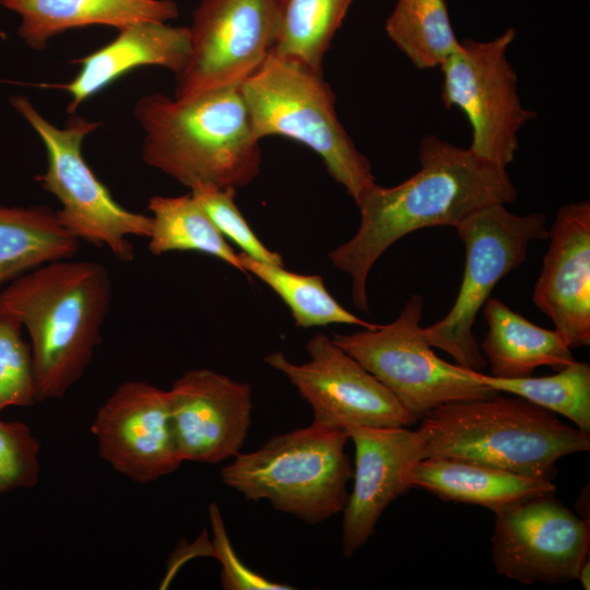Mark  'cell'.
<instances>
[{
	"mask_svg": "<svg viewBox=\"0 0 590 590\" xmlns=\"http://www.w3.org/2000/svg\"><path fill=\"white\" fill-rule=\"evenodd\" d=\"M420 169L401 184H375L356 204V233L328 255L352 280V302L368 312L367 280L379 257L394 243L425 227L452 226L495 203H511L518 192L507 168L496 166L434 134L418 144Z\"/></svg>",
	"mask_w": 590,
	"mask_h": 590,
	"instance_id": "cell-1",
	"label": "cell"
},
{
	"mask_svg": "<svg viewBox=\"0 0 590 590\" xmlns=\"http://www.w3.org/2000/svg\"><path fill=\"white\" fill-rule=\"evenodd\" d=\"M111 297L107 268L90 260L46 263L0 291V315L17 318L30 335L37 402L62 398L82 378Z\"/></svg>",
	"mask_w": 590,
	"mask_h": 590,
	"instance_id": "cell-2",
	"label": "cell"
},
{
	"mask_svg": "<svg viewBox=\"0 0 590 590\" xmlns=\"http://www.w3.org/2000/svg\"><path fill=\"white\" fill-rule=\"evenodd\" d=\"M134 116L144 134V163L190 190L199 186L237 189L260 173V140L240 84L180 98L146 95L135 103Z\"/></svg>",
	"mask_w": 590,
	"mask_h": 590,
	"instance_id": "cell-3",
	"label": "cell"
},
{
	"mask_svg": "<svg viewBox=\"0 0 590 590\" xmlns=\"http://www.w3.org/2000/svg\"><path fill=\"white\" fill-rule=\"evenodd\" d=\"M427 457H447L548 479L558 459L588 451L590 434L522 398L453 401L433 409L418 428Z\"/></svg>",
	"mask_w": 590,
	"mask_h": 590,
	"instance_id": "cell-4",
	"label": "cell"
},
{
	"mask_svg": "<svg viewBox=\"0 0 590 590\" xmlns=\"http://www.w3.org/2000/svg\"><path fill=\"white\" fill-rule=\"evenodd\" d=\"M240 91L259 140L283 137L310 149L355 204L376 184L369 160L339 120L322 71L270 54Z\"/></svg>",
	"mask_w": 590,
	"mask_h": 590,
	"instance_id": "cell-5",
	"label": "cell"
},
{
	"mask_svg": "<svg viewBox=\"0 0 590 590\" xmlns=\"http://www.w3.org/2000/svg\"><path fill=\"white\" fill-rule=\"evenodd\" d=\"M344 429L307 427L279 434L221 469L222 482L247 500L270 502L310 526L342 512L353 468Z\"/></svg>",
	"mask_w": 590,
	"mask_h": 590,
	"instance_id": "cell-6",
	"label": "cell"
},
{
	"mask_svg": "<svg viewBox=\"0 0 590 590\" xmlns=\"http://www.w3.org/2000/svg\"><path fill=\"white\" fill-rule=\"evenodd\" d=\"M455 229L465 248L460 288L448 314L422 327V333L456 364L480 371L487 363L473 332L476 316L498 282L526 261L530 245L546 239L548 229L544 214L518 215L505 203L472 213Z\"/></svg>",
	"mask_w": 590,
	"mask_h": 590,
	"instance_id": "cell-7",
	"label": "cell"
},
{
	"mask_svg": "<svg viewBox=\"0 0 590 590\" xmlns=\"http://www.w3.org/2000/svg\"><path fill=\"white\" fill-rule=\"evenodd\" d=\"M11 104L45 145L47 167L36 180L59 200L57 215L62 225L80 240L106 247L119 260L131 261L134 249L129 237L149 238L152 220L120 205L84 160L82 142L101 123L74 115L58 128L27 97L14 96Z\"/></svg>",
	"mask_w": 590,
	"mask_h": 590,
	"instance_id": "cell-8",
	"label": "cell"
},
{
	"mask_svg": "<svg viewBox=\"0 0 590 590\" xmlns=\"http://www.w3.org/2000/svg\"><path fill=\"white\" fill-rule=\"evenodd\" d=\"M424 300L412 295L390 323L333 342L373 374L421 421L433 409L453 401L483 399L498 392L474 377L473 369L439 358L422 333Z\"/></svg>",
	"mask_w": 590,
	"mask_h": 590,
	"instance_id": "cell-9",
	"label": "cell"
},
{
	"mask_svg": "<svg viewBox=\"0 0 590 590\" xmlns=\"http://www.w3.org/2000/svg\"><path fill=\"white\" fill-rule=\"evenodd\" d=\"M516 34L510 27L489 40L462 39L439 67L445 107L459 109L470 123L469 149L503 168L515 160L520 130L536 117L521 104L518 76L507 57Z\"/></svg>",
	"mask_w": 590,
	"mask_h": 590,
	"instance_id": "cell-10",
	"label": "cell"
},
{
	"mask_svg": "<svg viewBox=\"0 0 590 590\" xmlns=\"http://www.w3.org/2000/svg\"><path fill=\"white\" fill-rule=\"evenodd\" d=\"M309 359L292 363L280 352L263 361L282 373L311 406L312 423L334 429L409 427L417 420L356 359L324 333L306 344Z\"/></svg>",
	"mask_w": 590,
	"mask_h": 590,
	"instance_id": "cell-11",
	"label": "cell"
},
{
	"mask_svg": "<svg viewBox=\"0 0 590 590\" xmlns=\"http://www.w3.org/2000/svg\"><path fill=\"white\" fill-rule=\"evenodd\" d=\"M281 0H202L193 13L190 52L176 75V98L239 85L272 51Z\"/></svg>",
	"mask_w": 590,
	"mask_h": 590,
	"instance_id": "cell-12",
	"label": "cell"
},
{
	"mask_svg": "<svg viewBox=\"0 0 590 590\" xmlns=\"http://www.w3.org/2000/svg\"><path fill=\"white\" fill-rule=\"evenodd\" d=\"M492 555L498 575L531 585L577 579L589 556V521L551 495L493 511Z\"/></svg>",
	"mask_w": 590,
	"mask_h": 590,
	"instance_id": "cell-13",
	"label": "cell"
},
{
	"mask_svg": "<svg viewBox=\"0 0 590 590\" xmlns=\"http://www.w3.org/2000/svg\"><path fill=\"white\" fill-rule=\"evenodd\" d=\"M91 430L99 457L133 482H154L182 463L167 390L146 381L119 385L97 410Z\"/></svg>",
	"mask_w": 590,
	"mask_h": 590,
	"instance_id": "cell-14",
	"label": "cell"
},
{
	"mask_svg": "<svg viewBox=\"0 0 590 590\" xmlns=\"http://www.w3.org/2000/svg\"><path fill=\"white\" fill-rule=\"evenodd\" d=\"M181 461L220 463L240 452L252 416V387L208 368L185 371L167 390Z\"/></svg>",
	"mask_w": 590,
	"mask_h": 590,
	"instance_id": "cell-15",
	"label": "cell"
},
{
	"mask_svg": "<svg viewBox=\"0 0 590 590\" xmlns=\"http://www.w3.org/2000/svg\"><path fill=\"white\" fill-rule=\"evenodd\" d=\"M355 448L353 488L342 520V552L352 557L375 533L390 503L408 492L414 463L426 458L418 429L406 427H351Z\"/></svg>",
	"mask_w": 590,
	"mask_h": 590,
	"instance_id": "cell-16",
	"label": "cell"
},
{
	"mask_svg": "<svg viewBox=\"0 0 590 590\" xmlns=\"http://www.w3.org/2000/svg\"><path fill=\"white\" fill-rule=\"evenodd\" d=\"M532 300L573 349L590 345V202L560 206Z\"/></svg>",
	"mask_w": 590,
	"mask_h": 590,
	"instance_id": "cell-17",
	"label": "cell"
},
{
	"mask_svg": "<svg viewBox=\"0 0 590 590\" xmlns=\"http://www.w3.org/2000/svg\"><path fill=\"white\" fill-rule=\"evenodd\" d=\"M190 52V30L162 22H144L119 30L118 36L84 58L76 75L64 84H49L68 92L67 113L78 107L128 71L157 66L179 74Z\"/></svg>",
	"mask_w": 590,
	"mask_h": 590,
	"instance_id": "cell-18",
	"label": "cell"
},
{
	"mask_svg": "<svg viewBox=\"0 0 590 590\" xmlns=\"http://www.w3.org/2000/svg\"><path fill=\"white\" fill-rule=\"evenodd\" d=\"M409 482L411 488L428 491L444 500L479 505L492 511L556 492L548 479L447 457L417 461L410 471Z\"/></svg>",
	"mask_w": 590,
	"mask_h": 590,
	"instance_id": "cell-19",
	"label": "cell"
},
{
	"mask_svg": "<svg viewBox=\"0 0 590 590\" xmlns=\"http://www.w3.org/2000/svg\"><path fill=\"white\" fill-rule=\"evenodd\" d=\"M0 4L21 15L19 35L36 50L70 28L108 25L120 30L178 16L177 5L170 0H0Z\"/></svg>",
	"mask_w": 590,
	"mask_h": 590,
	"instance_id": "cell-20",
	"label": "cell"
},
{
	"mask_svg": "<svg viewBox=\"0 0 590 590\" xmlns=\"http://www.w3.org/2000/svg\"><path fill=\"white\" fill-rule=\"evenodd\" d=\"M483 312L488 330L481 349L491 376L528 377L538 367L563 368L576 361L555 329L534 324L500 299L489 297Z\"/></svg>",
	"mask_w": 590,
	"mask_h": 590,
	"instance_id": "cell-21",
	"label": "cell"
},
{
	"mask_svg": "<svg viewBox=\"0 0 590 590\" xmlns=\"http://www.w3.org/2000/svg\"><path fill=\"white\" fill-rule=\"evenodd\" d=\"M81 240L45 205H0V286L46 263L72 259Z\"/></svg>",
	"mask_w": 590,
	"mask_h": 590,
	"instance_id": "cell-22",
	"label": "cell"
},
{
	"mask_svg": "<svg viewBox=\"0 0 590 590\" xmlns=\"http://www.w3.org/2000/svg\"><path fill=\"white\" fill-rule=\"evenodd\" d=\"M151 233L149 251L163 255L172 251H194L215 257L248 275L239 256L227 244L206 212L189 194L154 196L149 200Z\"/></svg>",
	"mask_w": 590,
	"mask_h": 590,
	"instance_id": "cell-23",
	"label": "cell"
},
{
	"mask_svg": "<svg viewBox=\"0 0 590 590\" xmlns=\"http://www.w3.org/2000/svg\"><path fill=\"white\" fill-rule=\"evenodd\" d=\"M354 0H281L271 54L322 71V61Z\"/></svg>",
	"mask_w": 590,
	"mask_h": 590,
	"instance_id": "cell-24",
	"label": "cell"
},
{
	"mask_svg": "<svg viewBox=\"0 0 590 590\" xmlns=\"http://www.w3.org/2000/svg\"><path fill=\"white\" fill-rule=\"evenodd\" d=\"M385 31L420 70L440 67L459 47L446 0H398Z\"/></svg>",
	"mask_w": 590,
	"mask_h": 590,
	"instance_id": "cell-25",
	"label": "cell"
},
{
	"mask_svg": "<svg viewBox=\"0 0 590 590\" xmlns=\"http://www.w3.org/2000/svg\"><path fill=\"white\" fill-rule=\"evenodd\" d=\"M241 267L273 290L285 305L298 328L328 324H352L375 329L377 323L366 321L346 310L327 290L323 278L288 271L284 266L256 260L238 253Z\"/></svg>",
	"mask_w": 590,
	"mask_h": 590,
	"instance_id": "cell-26",
	"label": "cell"
},
{
	"mask_svg": "<svg viewBox=\"0 0 590 590\" xmlns=\"http://www.w3.org/2000/svg\"><path fill=\"white\" fill-rule=\"evenodd\" d=\"M482 384L499 392L522 398L552 413L570 420L590 434V365L575 361L544 377L497 378L473 370Z\"/></svg>",
	"mask_w": 590,
	"mask_h": 590,
	"instance_id": "cell-27",
	"label": "cell"
},
{
	"mask_svg": "<svg viewBox=\"0 0 590 590\" xmlns=\"http://www.w3.org/2000/svg\"><path fill=\"white\" fill-rule=\"evenodd\" d=\"M22 329L17 318L0 315V413L37 402L32 349Z\"/></svg>",
	"mask_w": 590,
	"mask_h": 590,
	"instance_id": "cell-28",
	"label": "cell"
},
{
	"mask_svg": "<svg viewBox=\"0 0 590 590\" xmlns=\"http://www.w3.org/2000/svg\"><path fill=\"white\" fill-rule=\"evenodd\" d=\"M190 193L221 234L233 240L244 253L259 261L284 266L282 256L262 244L240 213L235 202V188L199 186Z\"/></svg>",
	"mask_w": 590,
	"mask_h": 590,
	"instance_id": "cell-29",
	"label": "cell"
},
{
	"mask_svg": "<svg viewBox=\"0 0 590 590\" xmlns=\"http://www.w3.org/2000/svg\"><path fill=\"white\" fill-rule=\"evenodd\" d=\"M40 444L30 426L0 420V494L34 487L40 474Z\"/></svg>",
	"mask_w": 590,
	"mask_h": 590,
	"instance_id": "cell-30",
	"label": "cell"
},
{
	"mask_svg": "<svg viewBox=\"0 0 590 590\" xmlns=\"http://www.w3.org/2000/svg\"><path fill=\"white\" fill-rule=\"evenodd\" d=\"M213 532L212 556L222 564V585L228 590H290V585L272 581L249 569L233 550L217 504L209 507Z\"/></svg>",
	"mask_w": 590,
	"mask_h": 590,
	"instance_id": "cell-31",
	"label": "cell"
},
{
	"mask_svg": "<svg viewBox=\"0 0 590 590\" xmlns=\"http://www.w3.org/2000/svg\"><path fill=\"white\" fill-rule=\"evenodd\" d=\"M577 579H579L580 583L582 585L585 590H589L590 588V560L589 556L586 557V559L582 562L578 574Z\"/></svg>",
	"mask_w": 590,
	"mask_h": 590,
	"instance_id": "cell-32",
	"label": "cell"
}]
</instances>
